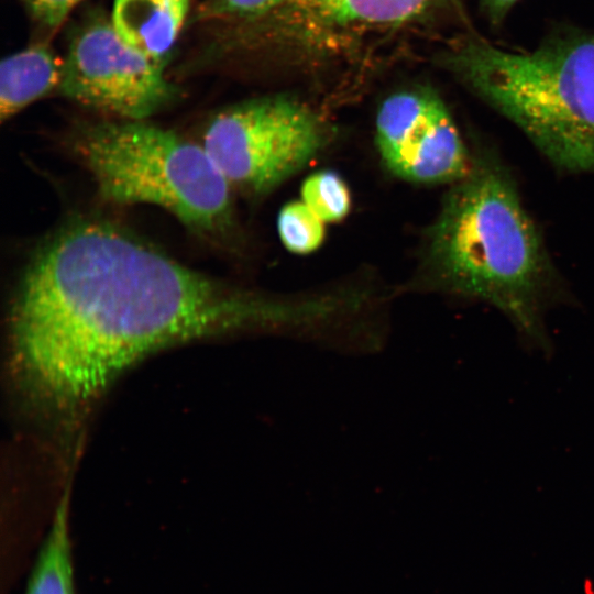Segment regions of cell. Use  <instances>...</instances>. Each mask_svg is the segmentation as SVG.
I'll list each match as a JSON object with an SVG mask.
<instances>
[{"label":"cell","instance_id":"obj_7","mask_svg":"<svg viewBox=\"0 0 594 594\" xmlns=\"http://www.w3.org/2000/svg\"><path fill=\"white\" fill-rule=\"evenodd\" d=\"M375 141L386 167L409 182L451 185L471 167V150L432 91H402L385 99Z\"/></svg>","mask_w":594,"mask_h":594},{"label":"cell","instance_id":"obj_2","mask_svg":"<svg viewBox=\"0 0 594 594\" xmlns=\"http://www.w3.org/2000/svg\"><path fill=\"white\" fill-rule=\"evenodd\" d=\"M468 174L451 184L431 224L426 265L450 294L497 308L519 334L544 346V316L563 287L510 169L486 143L471 148Z\"/></svg>","mask_w":594,"mask_h":594},{"label":"cell","instance_id":"obj_15","mask_svg":"<svg viewBox=\"0 0 594 594\" xmlns=\"http://www.w3.org/2000/svg\"><path fill=\"white\" fill-rule=\"evenodd\" d=\"M33 20L47 31L57 30L82 0H21Z\"/></svg>","mask_w":594,"mask_h":594},{"label":"cell","instance_id":"obj_1","mask_svg":"<svg viewBox=\"0 0 594 594\" xmlns=\"http://www.w3.org/2000/svg\"><path fill=\"white\" fill-rule=\"evenodd\" d=\"M277 309L112 222L77 217L37 246L20 276L11 372L34 406L69 418L144 356L248 329Z\"/></svg>","mask_w":594,"mask_h":594},{"label":"cell","instance_id":"obj_12","mask_svg":"<svg viewBox=\"0 0 594 594\" xmlns=\"http://www.w3.org/2000/svg\"><path fill=\"white\" fill-rule=\"evenodd\" d=\"M277 232L283 245L296 254L316 251L326 237L324 221L301 199L290 201L280 209Z\"/></svg>","mask_w":594,"mask_h":594},{"label":"cell","instance_id":"obj_3","mask_svg":"<svg viewBox=\"0 0 594 594\" xmlns=\"http://www.w3.org/2000/svg\"><path fill=\"white\" fill-rule=\"evenodd\" d=\"M440 63L558 169L594 174V34L568 29L529 53L464 36Z\"/></svg>","mask_w":594,"mask_h":594},{"label":"cell","instance_id":"obj_14","mask_svg":"<svg viewBox=\"0 0 594 594\" xmlns=\"http://www.w3.org/2000/svg\"><path fill=\"white\" fill-rule=\"evenodd\" d=\"M289 0H204L197 10L201 21L264 13Z\"/></svg>","mask_w":594,"mask_h":594},{"label":"cell","instance_id":"obj_4","mask_svg":"<svg viewBox=\"0 0 594 594\" xmlns=\"http://www.w3.org/2000/svg\"><path fill=\"white\" fill-rule=\"evenodd\" d=\"M68 144L103 200L160 206L209 241L233 232L232 186L201 143L144 120L114 119L79 124Z\"/></svg>","mask_w":594,"mask_h":594},{"label":"cell","instance_id":"obj_6","mask_svg":"<svg viewBox=\"0 0 594 594\" xmlns=\"http://www.w3.org/2000/svg\"><path fill=\"white\" fill-rule=\"evenodd\" d=\"M58 91L121 120H145L177 95L161 64L129 46L111 20L101 16L86 22L73 36Z\"/></svg>","mask_w":594,"mask_h":594},{"label":"cell","instance_id":"obj_10","mask_svg":"<svg viewBox=\"0 0 594 594\" xmlns=\"http://www.w3.org/2000/svg\"><path fill=\"white\" fill-rule=\"evenodd\" d=\"M26 594H75L65 498L56 510L51 531L38 553Z\"/></svg>","mask_w":594,"mask_h":594},{"label":"cell","instance_id":"obj_16","mask_svg":"<svg viewBox=\"0 0 594 594\" xmlns=\"http://www.w3.org/2000/svg\"><path fill=\"white\" fill-rule=\"evenodd\" d=\"M518 0H480L481 8L490 22L494 25H498L510 8Z\"/></svg>","mask_w":594,"mask_h":594},{"label":"cell","instance_id":"obj_11","mask_svg":"<svg viewBox=\"0 0 594 594\" xmlns=\"http://www.w3.org/2000/svg\"><path fill=\"white\" fill-rule=\"evenodd\" d=\"M439 0H316L321 13L333 21L397 23L422 13Z\"/></svg>","mask_w":594,"mask_h":594},{"label":"cell","instance_id":"obj_9","mask_svg":"<svg viewBox=\"0 0 594 594\" xmlns=\"http://www.w3.org/2000/svg\"><path fill=\"white\" fill-rule=\"evenodd\" d=\"M63 61L45 44L7 56L0 66V117L6 121L23 108L58 89Z\"/></svg>","mask_w":594,"mask_h":594},{"label":"cell","instance_id":"obj_13","mask_svg":"<svg viewBox=\"0 0 594 594\" xmlns=\"http://www.w3.org/2000/svg\"><path fill=\"white\" fill-rule=\"evenodd\" d=\"M300 195L301 200L324 222L342 220L351 209V194L345 182L331 170L308 176Z\"/></svg>","mask_w":594,"mask_h":594},{"label":"cell","instance_id":"obj_8","mask_svg":"<svg viewBox=\"0 0 594 594\" xmlns=\"http://www.w3.org/2000/svg\"><path fill=\"white\" fill-rule=\"evenodd\" d=\"M189 0H114L111 23L132 48L161 64L174 46Z\"/></svg>","mask_w":594,"mask_h":594},{"label":"cell","instance_id":"obj_5","mask_svg":"<svg viewBox=\"0 0 594 594\" xmlns=\"http://www.w3.org/2000/svg\"><path fill=\"white\" fill-rule=\"evenodd\" d=\"M320 119L285 96L251 99L223 109L201 144L232 187L260 196L304 168L326 145Z\"/></svg>","mask_w":594,"mask_h":594}]
</instances>
